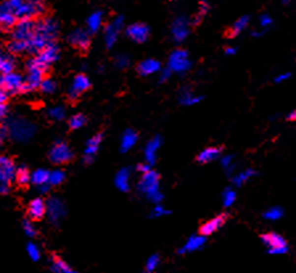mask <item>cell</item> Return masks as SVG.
Segmentation results:
<instances>
[{
    "mask_svg": "<svg viewBox=\"0 0 296 273\" xmlns=\"http://www.w3.org/2000/svg\"><path fill=\"white\" fill-rule=\"evenodd\" d=\"M138 188L155 205H160L163 201V194L160 192V178L153 170H148L142 174Z\"/></svg>",
    "mask_w": 296,
    "mask_h": 273,
    "instance_id": "obj_1",
    "label": "cell"
},
{
    "mask_svg": "<svg viewBox=\"0 0 296 273\" xmlns=\"http://www.w3.org/2000/svg\"><path fill=\"white\" fill-rule=\"evenodd\" d=\"M5 130L13 141L27 142L34 136L36 126H34L33 122H30V120H27L24 117H15L7 122Z\"/></svg>",
    "mask_w": 296,
    "mask_h": 273,
    "instance_id": "obj_2",
    "label": "cell"
},
{
    "mask_svg": "<svg viewBox=\"0 0 296 273\" xmlns=\"http://www.w3.org/2000/svg\"><path fill=\"white\" fill-rule=\"evenodd\" d=\"M17 19H33L44 12L42 0H5Z\"/></svg>",
    "mask_w": 296,
    "mask_h": 273,
    "instance_id": "obj_3",
    "label": "cell"
},
{
    "mask_svg": "<svg viewBox=\"0 0 296 273\" xmlns=\"http://www.w3.org/2000/svg\"><path fill=\"white\" fill-rule=\"evenodd\" d=\"M47 67H44L38 63L36 59L28 63L27 67V77L24 80V92H30V90L37 89L41 81L45 78V72H47Z\"/></svg>",
    "mask_w": 296,
    "mask_h": 273,
    "instance_id": "obj_4",
    "label": "cell"
},
{
    "mask_svg": "<svg viewBox=\"0 0 296 273\" xmlns=\"http://www.w3.org/2000/svg\"><path fill=\"white\" fill-rule=\"evenodd\" d=\"M261 240L267 247V252L270 255H286L288 252L287 240L279 234H275V232L263 234L261 236Z\"/></svg>",
    "mask_w": 296,
    "mask_h": 273,
    "instance_id": "obj_5",
    "label": "cell"
},
{
    "mask_svg": "<svg viewBox=\"0 0 296 273\" xmlns=\"http://www.w3.org/2000/svg\"><path fill=\"white\" fill-rule=\"evenodd\" d=\"M190 60L189 55L185 49H175L171 56H169L168 60V69L172 73H185L190 69Z\"/></svg>",
    "mask_w": 296,
    "mask_h": 273,
    "instance_id": "obj_6",
    "label": "cell"
},
{
    "mask_svg": "<svg viewBox=\"0 0 296 273\" xmlns=\"http://www.w3.org/2000/svg\"><path fill=\"white\" fill-rule=\"evenodd\" d=\"M49 158L55 165H65L73 159V151L66 142L59 141L52 146Z\"/></svg>",
    "mask_w": 296,
    "mask_h": 273,
    "instance_id": "obj_7",
    "label": "cell"
},
{
    "mask_svg": "<svg viewBox=\"0 0 296 273\" xmlns=\"http://www.w3.org/2000/svg\"><path fill=\"white\" fill-rule=\"evenodd\" d=\"M0 88H3L8 94L21 93L24 92V78L15 72L3 74L0 77Z\"/></svg>",
    "mask_w": 296,
    "mask_h": 273,
    "instance_id": "obj_8",
    "label": "cell"
},
{
    "mask_svg": "<svg viewBox=\"0 0 296 273\" xmlns=\"http://www.w3.org/2000/svg\"><path fill=\"white\" fill-rule=\"evenodd\" d=\"M123 26H124V17L117 16L105 27V43L107 48H113V45L117 43Z\"/></svg>",
    "mask_w": 296,
    "mask_h": 273,
    "instance_id": "obj_9",
    "label": "cell"
},
{
    "mask_svg": "<svg viewBox=\"0 0 296 273\" xmlns=\"http://www.w3.org/2000/svg\"><path fill=\"white\" fill-rule=\"evenodd\" d=\"M34 31L41 34L42 37L47 38L49 43H53V40L57 37V34H59V24L51 17H47L40 20L37 24H34Z\"/></svg>",
    "mask_w": 296,
    "mask_h": 273,
    "instance_id": "obj_10",
    "label": "cell"
},
{
    "mask_svg": "<svg viewBox=\"0 0 296 273\" xmlns=\"http://www.w3.org/2000/svg\"><path fill=\"white\" fill-rule=\"evenodd\" d=\"M34 31V23L32 19H20L13 27L12 36L15 40L28 41Z\"/></svg>",
    "mask_w": 296,
    "mask_h": 273,
    "instance_id": "obj_11",
    "label": "cell"
},
{
    "mask_svg": "<svg viewBox=\"0 0 296 273\" xmlns=\"http://www.w3.org/2000/svg\"><path fill=\"white\" fill-rule=\"evenodd\" d=\"M47 213L49 216V220L55 224H59L63 218H65V213H66V209H65V205L63 202L59 199V198H51L47 203Z\"/></svg>",
    "mask_w": 296,
    "mask_h": 273,
    "instance_id": "obj_12",
    "label": "cell"
},
{
    "mask_svg": "<svg viewBox=\"0 0 296 273\" xmlns=\"http://www.w3.org/2000/svg\"><path fill=\"white\" fill-rule=\"evenodd\" d=\"M171 32H172V37L176 43H182L185 41L186 37L189 36L190 32V23L189 20L184 16L178 17L174 23H172V28H171Z\"/></svg>",
    "mask_w": 296,
    "mask_h": 273,
    "instance_id": "obj_13",
    "label": "cell"
},
{
    "mask_svg": "<svg viewBox=\"0 0 296 273\" xmlns=\"http://www.w3.org/2000/svg\"><path fill=\"white\" fill-rule=\"evenodd\" d=\"M126 34L128 36V38H131L134 43L143 44L148 40L149 36V28L143 23H135L131 24L130 27H127Z\"/></svg>",
    "mask_w": 296,
    "mask_h": 273,
    "instance_id": "obj_14",
    "label": "cell"
},
{
    "mask_svg": "<svg viewBox=\"0 0 296 273\" xmlns=\"http://www.w3.org/2000/svg\"><path fill=\"white\" fill-rule=\"evenodd\" d=\"M16 167L12 159H9L5 155H0V183L9 184L15 179Z\"/></svg>",
    "mask_w": 296,
    "mask_h": 273,
    "instance_id": "obj_15",
    "label": "cell"
},
{
    "mask_svg": "<svg viewBox=\"0 0 296 273\" xmlns=\"http://www.w3.org/2000/svg\"><path fill=\"white\" fill-rule=\"evenodd\" d=\"M59 48L57 47L55 43H51L48 44L47 47L44 48V49H41V51L38 52L37 56H36L34 59H36L40 64L48 68L49 65L53 64V63L59 59Z\"/></svg>",
    "mask_w": 296,
    "mask_h": 273,
    "instance_id": "obj_16",
    "label": "cell"
},
{
    "mask_svg": "<svg viewBox=\"0 0 296 273\" xmlns=\"http://www.w3.org/2000/svg\"><path fill=\"white\" fill-rule=\"evenodd\" d=\"M90 88V80L89 77L85 76V74H77L73 80L70 89H69V99L70 100H77L80 97L81 94L85 93L86 90Z\"/></svg>",
    "mask_w": 296,
    "mask_h": 273,
    "instance_id": "obj_17",
    "label": "cell"
},
{
    "mask_svg": "<svg viewBox=\"0 0 296 273\" xmlns=\"http://www.w3.org/2000/svg\"><path fill=\"white\" fill-rule=\"evenodd\" d=\"M69 43L74 48H78L81 51H86L90 47V36L88 31L78 28L74 30L69 34Z\"/></svg>",
    "mask_w": 296,
    "mask_h": 273,
    "instance_id": "obj_18",
    "label": "cell"
},
{
    "mask_svg": "<svg viewBox=\"0 0 296 273\" xmlns=\"http://www.w3.org/2000/svg\"><path fill=\"white\" fill-rule=\"evenodd\" d=\"M207 244V236L204 235H193L190 236L189 239L186 240L185 244L182 245L178 251V255H185V253H192V252L200 251L204 245Z\"/></svg>",
    "mask_w": 296,
    "mask_h": 273,
    "instance_id": "obj_19",
    "label": "cell"
},
{
    "mask_svg": "<svg viewBox=\"0 0 296 273\" xmlns=\"http://www.w3.org/2000/svg\"><path fill=\"white\" fill-rule=\"evenodd\" d=\"M16 23V15L13 13L12 9L9 8L7 1L0 3V27H1V28H5V30H9V28H13Z\"/></svg>",
    "mask_w": 296,
    "mask_h": 273,
    "instance_id": "obj_20",
    "label": "cell"
},
{
    "mask_svg": "<svg viewBox=\"0 0 296 273\" xmlns=\"http://www.w3.org/2000/svg\"><path fill=\"white\" fill-rule=\"evenodd\" d=\"M102 133H98L95 136H93L90 138L88 143H86V147H85V153H84V162L85 163H91L93 162L94 157H95V154H97L98 149H99V146H101L102 142Z\"/></svg>",
    "mask_w": 296,
    "mask_h": 273,
    "instance_id": "obj_21",
    "label": "cell"
},
{
    "mask_svg": "<svg viewBox=\"0 0 296 273\" xmlns=\"http://www.w3.org/2000/svg\"><path fill=\"white\" fill-rule=\"evenodd\" d=\"M225 222H226V215H218L216 218H213L210 220H207V223H204L201 228H200V234L204 236L213 235L214 232H217L221 227L224 226Z\"/></svg>",
    "mask_w": 296,
    "mask_h": 273,
    "instance_id": "obj_22",
    "label": "cell"
},
{
    "mask_svg": "<svg viewBox=\"0 0 296 273\" xmlns=\"http://www.w3.org/2000/svg\"><path fill=\"white\" fill-rule=\"evenodd\" d=\"M161 146V139L160 136H155L151 141L148 142L144 149V158H146V163L152 166L156 162V154L159 151Z\"/></svg>",
    "mask_w": 296,
    "mask_h": 273,
    "instance_id": "obj_23",
    "label": "cell"
},
{
    "mask_svg": "<svg viewBox=\"0 0 296 273\" xmlns=\"http://www.w3.org/2000/svg\"><path fill=\"white\" fill-rule=\"evenodd\" d=\"M45 213H47V203L41 198H36L28 205V215L33 220H40L45 216Z\"/></svg>",
    "mask_w": 296,
    "mask_h": 273,
    "instance_id": "obj_24",
    "label": "cell"
},
{
    "mask_svg": "<svg viewBox=\"0 0 296 273\" xmlns=\"http://www.w3.org/2000/svg\"><path fill=\"white\" fill-rule=\"evenodd\" d=\"M161 69L160 61L155 60V59H146L138 65V70L142 76H151L159 72Z\"/></svg>",
    "mask_w": 296,
    "mask_h": 273,
    "instance_id": "obj_25",
    "label": "cell"
},
{
    "mask_svg": "<svg viewBox=\"0 0 296 273\" xmlns=\"http://www.w3.org/2000/svg\"><path fill=\"white\" fill-rule=\"evenodd\" d=\"M130 178H131V170L130 169H122V170H119V172L115 176V186L118 190L123 192L130 191Z\"/></svg>",
    "mask_w": 296,
    "mask_h": 273,
    "instance_id": "obj_26",
    "label": "cell"
},
{
    "mask_svg": "<svg viewBox=\"0 0 296 273\" xmlns=\"http://www.w3.org/2000/svg\"><path fill=\"white\" fill-rule=\"evenodd\" d=\"M49 269H51V273H78L59 256L52 257Z\"/></svg>",
    "mask_w": 296,
    "mask_h": 273,
    "instance_id": "obj_27",
    "label": "cell"
},
{
    "mask_svg": "<svg viewBox=\"0 0 296 273\" xmlns=\"http://www.w3.org/2000/svg\"><path fill=\"white\" fill-rule=\"evenodd\" d=\"M102 24H103V13H102V11H95L88 17V22H86L88 32L97 34L98 31L101 30Z\"/></svg>",
    "mask_w": 296,
    "mask_h": 273,
    "instance_id": "obj_28",
    "label": "cell"
},
{
    "mask_svg": "<svg viewBox=\"0 0 296 273\" xmlns=\"http://www.w3.org/2000/svg\"><path fill=\"white\" fill-rule=\"evenodd\" d=\"M136 142H138V134L131 129H128L123 133L122 139H120V150L123 153H127L136 145Z\"/></svg>",
    "mask_w": 296,
    "mask_h": 273,
    "instance_id": "obj_29",
    "label": "cell"
},
{
    "mask_svg": "<svg viewBox=\"0 0 296 273\" xmlns=\"http://www.w3.org/2000/svg\"><path fill=\"white\" fill-rule=\"evenodd\" d=\"M221 149L220 147H207L204 149L203 151H200L199 155H197V161L200 163H209L216 161V159L220 158Z\"/></svg>",
    "mask_w": 296,
    "mask_h": 273,
    "instance_id": "obj_30",
    "label": "cell"
},
{
    "mask_svg": "<svg viewBox=\"0 0 296 273\" xmlns=\"http://www.w3.org/2000/svg\"><path fill=\"white\" fill-rule=\"evenodd\" d=\"M201 101V97L200 96H196L193 92L188 88L181 90V93H180V102L182 105H185V106H192V105H196V103H199Z\"/></svg>",
    "mask_w": 296,
    "mask_h": 273,
    "instance_id": "obj_31",
    "label": "cell"
},
{
    "mask_svg": "<svg viewBox=\"0 0 296 273\" xmlns=\"http://www.w3.org/2000/svg\"><path fill=\"white\" fill-rule=\"evenodd\" d=\"M249 22H250L249 16L239 17L238 20H236V22H234V24L232 26V30L229 31L228 34L230 36V37H234V36L239 34L241 32H243V31L247 28V26H249Z\"/></svg>",
    "mask_w": 296,
    "mask_h": 273,
    "instance_id": "obj_32",
    "label": "cell"
},
{
    "mask_svg": "<svg viewBox=\"0 0 296 273\" xmlns=\"http://www.w3.org/2000/svg\"><path fill=\"white\" fill-rule=\"evenodd\" d=\"M48 178H49V171L45 169H37L30 174V182L36 186H41V184L48 183Z\"/></svg>",
    "mask_w": 296,
    "mask_h": 273,
    "instance_id": "obj_33",
    "label": "cell"
},
{
    "mask_svg": "<svg viewBox=\"0 0 296 273\" xmlns=\"http://www.w3.org/2000/svg\"><path fill=\"white\" fill-rule=\"evenodd\" d=\"M15 69V61L11 56H0V74H8Z\"/></svg>",
    "mask_w": 296,
    "mask_h": 273,
    "instance_id": "obj_34",
    "label": "cell"
},
{
    "mask_svg": "<svg viewBox=\"0 0 296 273\" xmlns=\"http://www.w3.org/2000/svg\"><path fill=\"white\" fill-rule=\"evenodd\" d=\"M15 179H16L19 186H27L30 182V172L27 167H19V169H16Z\"/></svg>",
    "mask_w": 296,
    "mask_h": 273,
    "instance_id": "obj_35",
    "label": "cell"
},
{
    "mask_svg": "<svg viewBox=\"0 0 296 273\" xmlns=\"http://www.w3.org/2000/svg\"><path fill=\"white\" fill-rule=\"evenodd\" d=\"M63 180H65V172L62 170L49 171V178H48L49 186H59Z\"/></svg>",
    "mask_w": 296,
    "mask_h": 273,
    "instance_id": "obj_36",
    "label": "cell"
},
{
    "mask_svg": "<svg viewBox=\"0 0 296 273\" xmlns=\"http://www.w3.org/2000/svg\"><path fill=\"white\" fill-rule=\"evenodd\" d=\"M65 115H66V110H65V107L61 106V105H57V106L51 107L49 110H48V117L53 121H61L65 118Z\"/></svg>",
    "mask_w": 296,
    "mask_h": 273,
    "instance_id": "obj_37",
    "label": "cell"
},
{
    "mask_svg": "<svg viewBox=\"0 0 296 273\" xmlns=\"http://www.w3.org/2000/svg\"><path fill=\"white\" fill-rule=\"evenodd\" d=\"M8 51L13 55H19L23 52H27V41H21V40H15L8 44Z\"/></svg>",
    "mask_w": 296,
    "mask_h": 273,
    "instance_id": "obj_38",
    "label": "cell"
},
{
    "mask_svg": "<svg viewBox=\"0 0 296 273\" xmlns=\"http://www.w3.org/2000/svg\"><path fill=\"white\" fill-rule=\"evenodd\" d=\"M27 255L30 256V259L34 263H37L41 259V251L37 247V244L34 243H28L27 244Z\"/></svg>",
    "mask_w": 296,
    "mask_h": 273,
    "instance_id": "obj_39",
    "label": "cell"
},
{
    "mask_svg": "<svg viewBox=\"0 0 296 273\" xmlns=\"http://www.w3.org/2000/svg\"><path fill=\"white\" fill-rule=\"evenodd\" d=\"M254 174H255L254 170H251V169H247V170L242 171V172H239V174L236 175V176L233 178V182H234L236 186H242V184L246 183V182H247V180H249Z\"/></svg>",
    "mask_w": 296,
    "mask_h": 273,
    "instance_id": "obj_40",
    "label": "cell"
},
{
    "mask_svg": "<svg viewBox=\"0 0 296 273\" xmlns=\"http://www.w3.org/2000/svg\"><path fill=\"white\" fill-rule=\"evenodd\" d=\"M267 220H271V222H275V220H279L282 216H283V209L280 207H271L265 212L263 215Z\"/></svg>",
    "mask_w": 296,
    "mask_h": 273,
    "instance_id": "obj_41",
    "label": "cell"
},
{
    "mask_svg": "<svg viewBox=\"0 0 296 273\" xmlns=\"http://www.w3.org/2000/svg\"><path fill=\"white\" fill-rule=\"evenodd\" d=\"M85 124H86V117L84 114H74L69 120V126L72 130L81 129L82 126H85Z\"/></svg>",
    "mask_w": 296,
    "mask_h": 273,
    "instance_id": "obj_42",
    "label": "cell"
},
{
    "mask_svg": "<svg viewBox=\"0 0 296 273\" xmlns=\"http://www.w3.org/2000/svg\"><path fill=\"white\" fill-rule=\"evenodd\" d=\"M38 88L41 89L42 93L51 94V93H53V92H56V89H57V85H56V82L53 81L52 78H44Z\"/></svg>",
    "mask_w": 296,
    "mask_h": 273,
    "instance_id": "obj_43",
    "label": "cell"
},
{
    "mask_svg": "<svg viewBox=\"0 0 296 273\" xmlns=\"http://www.w3.org/2000/svg\"><path fill=\"white\" fill-rule=\"evenodd\" d=\"M237 199V194L233 188H226L224 191V195H222V202H224L225 207H230V205H234V202Z\"/></svg>",
    "mask_w": 296,
    "mask_h": 273,
    "instance_id": "obj_44",
    "label": "cell"
},
{
    "mask_svg": "<svg viewBox=\"0 0 296 273\" xmlns=\"http://www.w3.org/2000/svg\"><path fill=\"white\" fill-rule=\"evenodd\" d=\"M159 264H160V256H159V255H152L151 257H148L147 263H146V272H153V271H156Z\"/></svg>",
    "mask_w": 296,
    "mask_h": 273,
    "instance_id": "obj_45",
    "label": "cell"
},
{
    "mask_svg": "<svg viewBox=\"0 0 296 273\" xmlns=\"http://www.w3.org/2000/svg\"><path fill=\"white\" fill-rule=\"evenodd\" d=\"M23 230H24V234H26L28 238H34L36 234H37V231L34 228V226L30 222L26 220V222L23 223Z\"/></svg>",
    "mask_w": 296,
    "mask_h": 273,
    "instance_id": "obj_46",
    "label": "cell"
},
{
    "mask_svg": "<svg viewBox=\"0 0 296 273\" xmlns=\"http://www.w3.org/2000/svg\"><path fill=\"white\" fill-rule=\"evenodd\" d=\"M168 209H165L161 205H156L151 211V218H160V216H164V215H168Z\"/></svg>",
    "mask_w": 296,
    "mask_h": 273,
    "instance_id": "obj_47",
    "label": "cell"
},
{
    "mask_svg": "<svg viewBox=\"0 0 296 273\" xmlns=\"http://www.w3.org/2000/svg\"><path fill=\"white\" fill-rule=\"evenodd\" d=\"M209 11V4H207V0H201V3H200V12L199 15H197V17H196L195 23L196 24H199L200 20H201V17L205 15V13Z\"/></svg>",
    "mask_w": 296,
    "mask_h": 273,
    "instance_id": "obj_48",
    "label": "cell"
},
{
    "mask_svg": "<svg viewBox=\"0 0 296 273\" xmlns=\"http://www.w3.org/2000/svg\"><path fill=\"white\" fill-rule=\"evenodd\" d=\"M115 64H117V67L120 69L123 68H127L128 65H130V59H128V56L127 55H120L117 57V60H115Z\"/></svg>",
    "mask_w": 296,
    "mask_h": 273,
    "instance_id": "obj_49",
    "label": "cell"
},
{
    "mask_svg": "<svg viewBox=\"0 0 296 273\" xmlns=\"http://www.w3.org/2000/svg\"><path fill=\"white\" fill-rule=\"evenodd\" d=\"M259 24H261V27H262L263 30L266 31V28H268V27L272 24V17H271L270 15L265 13V15H262L261 19H259Z\"/></svg>",
    "mask_w": 296,
    "mask_h": 273,
    "instance_id": "obj_50",
    "label": "cell"
},
{
    "mask_svg": "<svg viewBox=\"0 0 296 273\" xmlns=\"http://www.w3.org/2000/svg\"><path fill=\"white\" fill-rule=\"evenodd\" d=\"M221 163H222V166H224L225 169H228V167H230L233 165V157L232 155H225V157H222V159H221Z\"/></svg>",
    "mask_w": 296,
    "mask_h": 273,
    "instance_id": "obj_51",
    "label": "cell"
},
{
    "mask_svg": "<svg viewBox=\"0 0 296 273\" xmlns=\"http://www.w3.org/2000/svg\"><path fill=\"white\" fill-rule=\"evenodd\" d=\"M171 74H172V72H171L168 68L163 69V70H161V74H160V82L167 81L169 77H171Z\"/></svg>",
    "mask_w": 296,
    "mask_h": 273,
    "instance_id": "obj_52",
    "label": "cell"
},
{
    "mask_svg": "<svg viewBox=\"0 0 296 273\" xmlns=\"http://www.w3.org/2000/svg\"><path fill=\"white\" fill-rule=\"evenodd\" d=\"M290 77H291V73H283V74H279L278 77H275V82L279 84V82H283L286 81V80H288Z\"/></svg>",
    "mask_w": 296,
    "mask_h": 273,
    "instance_id": "obj_53",
    "label": "cell"
},
{
    "mask_svg": "<svg viewBox=\"0 0 296 273\" xmlns=\"http://www.w3.org/2000/svg\"><path fill=\"white\" fill-rule=\"evenodd\" d=\"M9 94L5 92L3 88H0V103H5L7 102V100H8Z\"/></svg>",
    "mask_w": 296,
    "mask_h": 273,
    "instance_id": "obj_54",
    "label": "cell"
},
{
    "mask_svg": "<svg viewBox=\"0 0 296 273\" xmlns=\"http://www.w3.org/2000/svg\"><path fill=\"white\" fill-rule=\"evenodd\" d=\"M9 191V184L0 183V195H5Z\"/></svg>",
    "mask_w": 296,
    "mask_h": 273,
    "instance_id": "obj_55",
    "label": "cell"
},
{
    "mask_svg": "<svg viewBox=\"0 0 296 273\" xmlns=\"http://www.w3.org/2000/svg\"><path fill=\"white\" fill-rule=\"evenodd\" d=\"M7 114V106L5 103H0V120H3Z\"/></svg>",
    "mask_w": 296,
    "mask_h": 273,
    "instance_id": "obj_56",
    "label": "cell"
},
{
    "mask_svg": "<svg viewBox=\"0 0 296 273\" xmlns=\"http://www.w3.org/2000/svg\"><path fill=\"white\" fill-rule=\"evenodd\" d=\"M138 170H139L140 172L143 174V172H146V171L151 170V166L147 165V163H143V165H139V166H138Z\"/></svg>",
    "mask_w": 296,
    "mask_h": 273,
    "instance_id": "obj_57",
    "label": "cell"
},
{
    "mask_svg": "<svg viewBox=\"0 0 296 273\" xmlns=\"http://www.w3.org/2000/svg\"><path fill=\"white\" fill-rule=\"evenodd\" d=\"M38 188H40V191H41L42 194H47V192L51 190V186H49L48 183H45V184H41V186H38Z\"/></svg>",
    "mask_w": 296,
    "mask_h": 273,
    "instance_id": "obj_58",
    "label": "cell"
},
{
    "mask_svg": "<svg viewBox=\"0 0 296 273\" xmlns=\"http://www.w3.org/2000/svg\"><path fill=\"white\" fill-rule=\"evenodd\" d=\"M225 53H226V55H236V53H237V49L233 47L226 48V49H225Z\"/></svg>",
    "mask_w": 296,
    "mask_h": 273,
    "instance_id": "obj_59",
    "label": "cell"
},
{
    "mask_svg": "<svg viewBox=\"0 0 296 273\" xmlns=\"http://www.w3.org/2000/svg\"><path fill=\"white\" fill-rule=\"evenodd\" d=\"M295 118H296V111H291V113H290V115H288V120L294 121Z\"/></svg>",
    "mask_w": 296,
    "mask_h": 273,
    "instance_id": "obj_60",
    "label": "cell"
},
{
    "mask_svg": "<svg viewBox=\"0 0 296 273\" xmlns=\"http://www.w3.org/2000/svg\"><path fill=\"white\" fill-rule=\"evenodd\" d=\"M3 136H4V133L0 132V147H1V145H3Z\"/></svg>",
    "mask_w": 296,
    "mask_h": 273,
    "instance_id": "obj_61",
    "label": "cell"
},
{
    "mask_svg": "<svg viewBox=\"0 0 296 273\" xmlns=\"http://www.w3.org/2000/svg\"><path fill=\"white\" fill-rule=\"evenodd\" d=\"M290 1H291V0H282V3H283V4H288Z\"/></svg>",
    "mask_w": 296,
    "mask_h": 273,
    "instance_id": "obj_62",
    "label": "cell"
},
{
    "mask_svg": "<svg viewBox=\"0 0 296 273\" xmlns=\"http://www.w3.org/2000/svg\"><path fill=\"white\" fill-rule=\"evenodd\" d=\"M144 273H156V271H153V272H144Z\"/></svg>",
    "mask_w": 296,
    "mask_h": 273,
    "instance_id": "obj_63",
    "label": "cell"
},
{
    "mask_svg": "<svg viewBox=\"0 0 296 273\" xmlns=\"http://www.w3.org/2000/svg\"><path fill=\"white\" fill-rule=\"evenodd\" d=\"M0 56H1V49H0Z\"/></svg>",
    "mask_w": 296,
    "mask_h": 273,
    "instance_id": "obj_64",
    "label": "cell"
}]
</instances>
